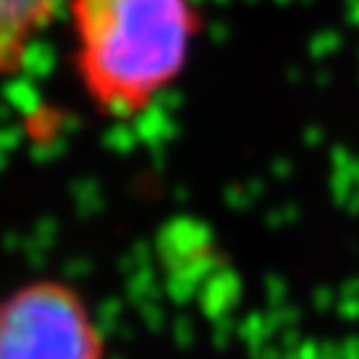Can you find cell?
I'll use <instances>...</instances> for the list:
<instances>
[{"label": "cell", "mask_w": 359, "mask_h": 359, "mask_svg": "<svg viewBox=\"0 0 359 359\" xmlns=\"http://www.w3.org/2000/svg\"><path fill=\"white\" fill-rule=\"evenodd\" d=\"M60 0H0V75L22 65L28 48L55 18Z\"/></svg>", "instance_id": "obj_3"}, {"label": "cell", "mask_w": 359, "mask_h": 359, "mask_svg": "<svg viewBox=\"0 0 359 359\" xmlns=\"http://www.w3.org/2000/svg\"><path fill=\"white\" fill-rule=\"evenodd\" d=\"M88 304L62 282H33L0 302V359H102Z\"/></svg>", "instance_id": "obj_2"}, {"label": "cell", "mask_w": 359, "mask_h": 359, "mask_svg": "<svg viewBox=\"0 0 359 359\" xmlns=\"http://www.w3.org/2000/svg\"><path fill=\"white\" fill-rule=\"evenodd\" d=\"M78 73L95 107L130 120L177 83L197 38L190 0H70Z\"/></svg>", "instance_id": "obj_1"}]
</instances>
